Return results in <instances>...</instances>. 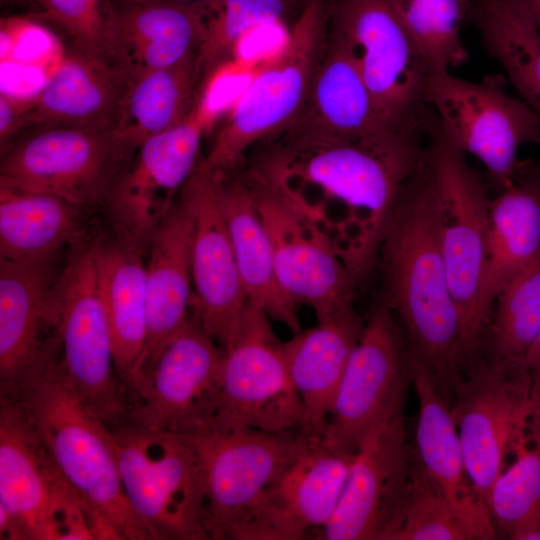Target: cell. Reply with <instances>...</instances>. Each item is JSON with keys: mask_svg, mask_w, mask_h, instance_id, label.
<instances>
[{"mask_svg": "<svg viewBox=\"0 0 540 540\" xmlns=\"http://www.w3.org/2000/svg\"><path fill=\"white\" fill-rule=\"evenodd\" d=\"M196 57L131 76L116 132L135 150L183 122L205 95Z\"/></svg>", "mask_w": 540, "mask_h": 540, "instance_id": "d6a6232c", "label": "cell"}, {"mask_svg": "<svg viewBox=\"0 0 540 540\" xmlns=\"http://www.w3.org/2000/svg\"><path fill=\"white\" fill-rule=\"evenodd\" d=\"M408 34L433 73L450 71L468 60L461 38L474 0H391Z\"/></svg>", "mask_w": 540, "mask_h": 540, "instance_id": "74e56055", "label": "cell"}, {"mask_svg": "<svg viewBox=\"0 0 540 540\" xmlns=\"http://www.w3.org/2000/svg\"><path fill=\"white\" fill-rule=\"evenodd\" d=\"M329 23L351 43L382 124L427 135L435 113L427 101L433 72L391 0H331Z\"/></svg>", "mask_w": 540, "mask_h": 540, "instance_id": "ba28073f", "label": "cell"}, {"mask_svg": "<svg viewBox=\"0 0 540 540\" xmlns=\"http://www.w3.org/2000/svg\"><path fill=\"white\" fill-rule=\"evenodd\" d=\"M222 207L247 301L293 333L301 330L298 305L278 279L271 241L253 193L239 169L223 175Z\"/></svg>", "mask_w": 540, "mask_h": 540, "instance_id": "f546056e", "label": "cell"}, {"mask_svg": "<svg viewBox=\"0 0 540 540\" xmlns=\"http://www.w3.org/2000/svg\"><path fill=\"white\" fill-rule=\"evenodd\" d=\"M111 431L125 496L153 540H207L204 484L192 445L131 421Z\"/></svg>", "mask_w": 540, "mask_h": 540, "instance_id": "9c48e42d", "label": "cell"}, {"mask_svg": "<svg viewBox=\"0 0 540 540\" xmlns=\"http://www.w3.org/2000/svg\"><path fill=\"white\" fill-rule=\"evenodd\" d=\"M192 211L178 194L153 232L145 259L147 335L142 355L125 388L156 360L165 344L192 315Z\"/></svg>", "mask_w": 540, "mask_h": 540, "instance_id": "4316f807", "label": "cell"}, {"mask_svg": "<svg viewBox=\"0 0 540 540\" xmlns=\"http://www.w3.org/2000/svg\"><path fill=\"white\" fill-rule=\"evenodd\" d=\"M439 200L440 243L461 322L463 369L483 351L487 329L479 298L488 252L490 203L465 154L442 133L437 118L428 137Z\"/></svg>", "mask_w": 540, "mask_h": 540, "instance_id": "52a82bcc", "label": "cell"}, {"mask_svg": "<svg viewBox=\"0 0 540 540\" xmlns=\"http://www.w3.org/2000/svg\"><path fill=\"white\" fill-rule=\"evenodd\" d=\"M135 152L116 130L38 129L1 152L0 181L102 209Z\"/></svg>", "mask_w": 540, "mask_h": 540, "instance_id": "8fae6325", "label": "cell"}, {"mask_svg": "<svg viewBox=\"0 0 540 540\" xmlns=\"http://www.w3.org/2000/svg\"><path fill=\"white\" fill-rule=\"evenodd\" d=\"M223 174L210 170L201 156L182 187L192 211V312L222 351L228 346L247 304L224 217Z\"/></svg>", "mask_w": 540, "mask_h": 540, "instance_id": "d6986e66", "label": "cell"}, {"mask_svg": "<svg viewBox=\"0 0 540 540\" xmlns=\"http://www.w3.org/2000/svg\"><path fill=\"white\" fill-rule=\"evenodd\" d=\"M540 251V164L519 163L512 183L491 199L479 310L488 330L497 296Z\"/></svg>", "mask_w": 540, "mask_h": 540, "instance_id": "f1b7e54d", "label": "cell"}, {"mask_svg": "<svg viewBox=\"0 0 540 540\" xmlns=\"http://www.w3.org/2000/svg\"><path fill=\"white\" fill-rule=\"evenodd\" d=\"M363 328L364 321L352 304L317 318L316 325L284 342L288 370L304 411L300 433L310 440L322 438Z\"/></svg>", "mask_w": 540, "mask_h": 540, "instance_id": "83f0119b", "label": "cell"}, {"mask_svg": "<svg viewBox=\"0 0 540 540\" xmlns=\"http://www.w3.org/2000/svg\"><path fill=\"white\" fill-rule=\"evenodd\" d=\"M87 211L58 196L0 181V261L58 258L89 235Z\"/></svg>", "mask_w": 540, "mask_h": 540, "instance_id": "4dcf8cb0", "label": "cell"}, {"mask_svg": "<svg viewBox=\"0 0 540 540\" xmlns=\"http://www.w3.org/2000/svg\"><path fill=\"white\" fill-rule=\"evenodd\" d=\"M511 454L514 460L498 476L488 503L496 534L505 538L540 508V407L533 402Z\"/></svg>", "mask_w": 540, "mask_h": 540, "instance_id": "8d00e7d4", "label": "cell"}, {"mask_svg": "<svg viewBox=\"0 0 540 540\" xmlns=\"http://www.w3.org/2000/svg\"><path fill=\"white\" fill-rule=\"evenodd\" d=\"M471 17L489 54L540 116V32L510 0H474Z\"/></svg>", "mask_w": 540, "mask_h": 540, "instance_id": "836d02e7", "label": "cell"}, {"mask_svg": "<svg viewBox=\"0 0 540 540\" xmlns=\"http://www.w3.org/2000/svg\"><path fill=\"white\" fill-rule=\"evenodd\" d=\"M411 384L418 399V458L444 493L469 540L497 537L488 506L477 493L466 468L450 404L431 374L408 354Z\"/></svg>", "mask_w": 540, "mask_h": 540, "instance_id": "d4e9b609", "label": "cell"}, {"mask_svg": "<svg viewBox=\"0 0 540 540\" xmlns=\"http://www.w3.org/2000/svg\"><path fill=\"white\" fill-rule=\"evenodd\" d=\"M411 454L404 412L374 427L354 453L337 509L317 538L392 540L409 488Z\"/></svg>", "mask_w": 540, "mask_h": 540, "instance_id": "ac0fdd59", "label": "cell"}, {"mask_svg": "<svg viewBox=\"0 0 540 540\" xmlns=\"http://www.w3.org/2000/svg\"><path fill=\"white\" fill-rule=\"evenodd\" d=\"M392 540H469L442 490L412 446L410 482Z\"/></svg>", "mask_w": 540, "mask_h": 540, "instance_id": "f35d334b", "label": "cell"}, {"mask_svg": "<svg viewBox=\"0 0 540 540\" xmlns=\"http://www.w3.org/2000/svg\"><path fill=\"white\" fill-rule=\"evenodd\" d=\"M107 17L112 57L130 76L196 57L205 33L204 6L182 0H118Z\"/></svg>", "mask_w": 540, "mask_h": 540, "instance_id": "484cf974", "label": "cell"}, {"mask_svg": "<svg viewBox=\"0 0 540 540\" xmlns=\"http://www.w3.org/2000/svg\"><path fill=\"white\" fill-rule=\"evenodd\" d=\"M427 138L384 130L332 142L272 139L247 171L326 240L360 286L378 263L400 193L424 157Z\"/></svg>", "mask_w": 540, "mask_h": 540, "instance_id": "6da1fadb", "label": "cell"}, {"mask_svg": "<svg viewBox=\"0 0 540 540\" xmlns=\"http://www.w3.org/2000/svg\"><path fill=\"white\" fill-rule=\"evenodd\" d=\"M30 96L0 92V147L4 151L24 131L30 110Z\"/></svg>", "mask_w": 540, "mask_h": 540, "instance_id": "60d3db41", "label": "cell"}, {"mask_svg": "<svg viewBox=\"0 0 540 540\" xmlns=\"http://www.w3.org/2000/svg\"><path fill=\"white\" fill-rule=\"evenodd\" d=\"M378 263L379 299L396 318L407 352L448 402L463 372L461 322L440 243L439 200L428 145L400 193Z\"/></svg>", "mask_w": 540, "mask_h": 540, "instance_id": "7a4b0ae2", "label": "cell"}, {"mask_svg": "<svg viewBox=\"0 0 540 540\" xmlns=\"http://www.w3.org/2000/svg\"><path fill=\"white\" fill-rule=\"evenodd\" d=\"M540 330V251L496 298L483 350L510 369L524 367Z\"/></svg>", "mask_w": 540, "mask_h": 540, "instance_id": "e575fe53", "label": "cell"}, {"mask_svg": "<svg viewBox=\"0 0 540 540\" xmlns=\"http://www.w3.org/2000/svg\"><path fill=\"white\" fill-rule=\"evenodd\" d=\"M512 540H540V508L526 516L508 534Z\"/></svg>", "mask_w": 540, "mask_h": 540, "instance_id": "7bdbcfd3", "label": "cell"}, {"mask_svg": "<svg viewBox=\"0 0 540 540\" xmlns=\"http://www.w3.org/2000/svg\"><path fill=\"white\" fill-rule=\"evenodd\" d=\"M464 372L455 383L450 410L469 477L488 506L531 413L530 382L525 368L510 369L481 357Z\"/></svg>", "mask_w": 540, "mask_h": 540, "instance_id": "e0dca14e", "label": "cell"}, {"mask_svg": "<svg viewBox=\"0 0 540 540\" xmlns=\"http://www.w3.org/2000/svg\"><path fill=\"white\" fill-rule=\"evenodd\" d=\"M297 10L302 11L308 0H288Z\"/></svg>", "mask_w": 540, "mask_h": 540, "instance_id": "f6af8a7d", "label": "cell"}, {"mask_svg": "<svg viewBox=\"0 0 540 540\" xmlns=\"http://www.w3.org/2000/svg\"><path fill=\"white\" fill-rule=\"evenodd\" d=\"M10 399L22 405L63 476L117 540H153L125 496L110 427L67 383L60 355Z\"/></svg>", "mask_w": 540, "mask_h": 540, "instance_id": "3957f363", "label": "cell"}, {"mask_svg": "<svg viewBox=\"0 0 540 540\" xmlns=\"http://www.w3.org/2000/svg\"><path fill=\"white\" fill-rule=\"evenodd\" d=\"M353 454L304 440L252 512L239 540H300L334 515ZM317 538V537H316Z\"/></svg>", "mask_w": 540, "mask_h": 540, "instance_id": "44dd1931", "label": "cell"}, {"mask_svg": "<svg viewBox=\"0 0 540 540\" xmlns=\"http://www.w3.org/2000/svg\"><path fill=\"white\" fill-rule=\"evenodd\" d=\"M208 117L204 95L183 122L138 147L102 207L115 238L146 254L153 232L201 158Z\"/></svg>", "mask_w": 540, "mask_h": 540, "instance_id": "2e32d148", "label": "cell"}, {"mask_svg": "<svg viewBox=\"0 0 540 540\" xmlns=\"http://www.w3.org/2000/svg\"><path fill=\"white\" fill-rule=\"evenodd\" d=\"M271 318L247 302L223 350V377L214 423L265 432H301L304 411L292 382L284 342Z\"/></svg>", "mask_w": 540, "mask_h": 540, "instance_id": "5bb4252c", "label": "cell"}, {"mask_svg": "<svg viewBox=\"0 0 540 540\" xmlns=\"http://www.w3.org/2000/svg\"><path fill=\"white\" fill-rule=\"evenodd\" d=\"M224 353L193 314L153 364L126 387L128 420L189 434L211 424L222 388Z\"/></svg>", "mask_w": 540, "mask_h": 540, "instance_id": "7c38bea8", "label": "cell"}, {"mask_svg": "<svg viewBox=\"0 0 540 540\" xmlns=\"http://www.w3.org/2000/svg\"><path fill=\"white\" fill-rule=\"evenodd\" d=\"M0 506L28 540H111L112 532L63 476L15 399L0 397Z\"/></svg>", "mask_w": 540, "mask_h": 540, "instance_id": "8992f818", "label": "cell"}, {"mask_svg": "<svg viewBox=\"0 0 540 540\" xmlns=\"http://www.w3.org/2000/svg\"><path fill=\"white\" fill-rule=\"evenodd\" d=\"M204 9L205 33L196 55L204 83L230 59L245 34L285 24L297 11L288 0H209Z\"/></svg>", "mask_w": 540, "mask_h": 540, "instance_id": "d590c367", "label": "cell"}, {"mask_svg": "<svg viewBox=\"0 0 540 540\" xmlns=\"http://www.w3.org/2000/svg\"><path fill=\"white\" fill-rule=\"evenodd\" d=\"M530 19L540 32V0H510Z\"/></svg>", "mask_w": 540, "mask_h": 540, "instance_id": "ee69618b", "label": "cell"}, {"mask_svg": "<svg viewBox=\"0 0 540 540\" xmlns=\"http://www.w3.org/2000/svg\"><path fill=\"white\" fill-rule=\"evenodd\" d=\"M56 261H0V397L17 396L61 353L50 310Z\"/></svg>", "mask_w": 540, "mask_h": 540, "instance_id": "7402d4cb", "label": "cell"}, {"mask_svg": "<svg viewBox=\"0 0 540 540\" xmlns=\"http://www.w3.org/2000/svg\"><path fill=\"white\" fill-rule=\"evenodd\" d=\"M524 368L529 377L531 400L540 407V330L525 356Z\"/></svg>", "mask_w": 540, "mask_h": 540, "instance_id": "b9f144b4", "label": "cell"}, {"mask_svg": "<svg viewBox=\"0 0 540 540\" xmlns=\"http://www.w3.org/2000/svg\"><path fill=\"white\" fill-rule=\"evenodd\" d=\"M131 76L114 59L72 47L33 95L26 129L115 130Z\"/></svg>", "mask_w": 540, "mask_h": 540, "instance_id": "cb8c5ba5", "label": "cell"}, {"mask_svg": "<svg viewBox=\"0 0 540 540\" xmlns=\"http://www.w3.org/2000/svg\"><path fill=\"white\" fill-rule=\"evenodd\" d=\"M409 383L404 336L392 312L378 298L344 372L322 444L355 453L374 427L404 412Z\"/></svg>", "mask_w": 540, "mask_h": 540, "instance_id": "9a60e30c", "label": "cell"}, {"mask_svg": "<svg viewBox=\"0 0 540 540\" xmlns=\"http://www.w3.org/2000/svg\"><path fill=\"white\" fill-rule=\"evenodd\" d=\"M384 130L392 129L378 117L351 43L329 24L324 53L306 101L293 122L273 139L288 143L332 142Z\"/></svg>", "mask_w": 540, "mask_h": 540, "instance_id": "603a6c76", "label": "cell"}, {"mask_svg": "<svg viewBox=\"0 0 540 540\" xmlns=\"http://www.w3.org/2000/svg\"><path fill=\"white\" fill-rule=\"evenodd\" d=\"M427 101L442 133L481 161L499 192L513 181L519 148L540 143V116L497 79L470 82L450 71L433 73Z\"/></svg>", "mask_w": 540, "mask_h": 540, "instance_id": "4fadbf2b", "label": "cell"}, {"mask_svg": "<svg viewBox=\"0 0 540 540\" xmlns=\"http://www.w3.org/2000/svg\"><path fill=\"white\" fill-rule=\"evenodd\" d=\"M97 235L89 234L67 251L51 290L50 310L59 336L60 368L65 380L111 429L128 420V406L100 294Z\"/></svg>", "mask_w": 540, "mask_h": 540, "instance_id": "5b68a950", "label": "cell"}, {"mask_svg": "<svg viewBox=\"0 0 540 540\" xmlns=\"http://www.w3.org/2000/svg\"><path fill=\"white\" fill-rule=\"evenodd\" d=\"M330 3L307 1L280 53L246 87L203 156L210 170L237 171L252 147L275 138L297 117L324 53Z\"/></svg>", "mask_w": 540, "mask_h": 540, "instance_id": "277c9868", "label": "cell"}, {"mask_svg": "<svg viewBox=\"0 0 540 540\" xmlns=\"http://www.w3.org/2000/svg\"><path fill=\"white\" fill-rule=\"evenodd\" d=\"M38 1L46 14L70 35L72 47L114 59L108 38V5L102 0Z\"/></svg>", "mask_w": 540, "mask_h": 540, "instance_id": "ab89813d", "label": "cell"}, {"mask_svg": "<svg viewBox=\"0 0 540 540\" xmlns=\"http://www.w3.org/2000/svg\"><path fill=\"white\" fill-rule=\"evenodd\" d=\"M181 436L199 460L205 527L213 540H239L262 496L304 440L299 432L271 433L214 422Z\"/></svg>", "mask_w": 540, "mask_h": 540, "instance_id": "30bf717a", "label": "cell"}, {"mask_svg": "<svg viewBox=\"0 0 540 540\" xmlns=\"http://www.w3.org/2000/svg\"><path fill=\"white\" fill-rule=\"evenodd\" d=\"M268 232L279 282L316 318L354 304L356 279L326 240L270 186L242 171Z\"/></svg>", "mask_w": 540, "mask_h": 540, "instance_id": "ffe728a7", "label": "cell"}, {"mask_svg": "<svg viewBox=\"0 0 540 540\" xmlns=\"http://www.w3.org/2000/svg\"><path fill=\"white\" fill-rule=\"evenodd\" d=\"M96 264L108 318L115 367L125 389L142 355L147 335L145 254L100 232Z\"/></svg>", "mask_w": 540, "mask_h": 540, "instance_id": "1f68e13d", "label": "cell"}]
</instances>
